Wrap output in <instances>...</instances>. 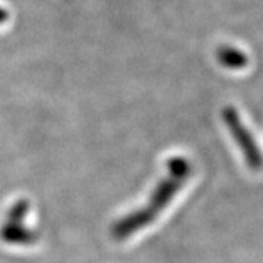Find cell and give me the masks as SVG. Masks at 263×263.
I'll return each mask as SVG.
<instances>
[{
	"instance_id": "obj_1",
	"label": "cell",
	"mask_w": 263,
	"mask_h": 263,
	"mask_svg": "<svg viewBox=\"0 0 263 263\" xmlns=\"http://www.w3.org/2000/svg\"><path fill=\"white\" fill-rule=\"evenodd\" d=\"M192 173L190 162L181 157H174L168 161V174L165 179L158 183V186L152 192V196L148 200L146 206L123 216L111 228V235L116 240H124L139 230L151 224L160 212H162L173 197L179 193Z\"/></svg>"
},
{
	"instance_id": "obj_2",
	"label": "cell",
	"mask_w": 263,
	"mask_h": 263,
	"mask_svg": "<svg viewBox=\"0 0 263 263\" xmlns=\"http://www.w3.org/2000/svg\"><path fill=\"white\" fill-rule=\"evenodd\" d=\"M224 119H226L227 126L237 142L238 148L245 155V161L247 162V165L253 171H260L263 168L262 151L259 149L257 143L254 142L252 133L247 130V127L240 120L237 111L233 108H227L224 111Z\"/></svg>"
},
{
	"instance_id": "obj_3",
	"label": "cell",
	"mask_w": 263,
	"mask_h": 263,
	"mask_svg": "<svg viewBox=\"0 0 263 263\" xmlns=\"http://www.w3.org/2000/svg\"><path fill=\"white\" fill-rule=\"evenodd\" d=\"M0 238L5 243L15 246H28L37 241V234L24 226V222L6 221L0 228Z\"/></svg>"
},
{
	"instance_id": "obj_4",
	"label": "cell",
	"mask_w": 263,
	"mask_h": 263,
	"mask_svg": "<svg viewBox=\"0 0 263 263\" xmlns=\"http://www.w3.org/2000/svg\"><path fill=\"white\" fill-rule=\"evenodd\" d=\"M28 211H29L28 200L21 199V200L15 202V203L10 206V209L8 211L6 221H9V222H24V221H25V218H27Z\"/></svg>"
}]
</instances>
